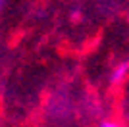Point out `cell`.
I'll return each instance as SVG.
<instances>
[{
	"mask_svg": "<svg viewBox=\"0 0 129 127\" xmlns=\"http://www.w3.org/2000/svg\"><path fill=\"white\" fill-rule=\"evenodd\" d=\"M100 127H123V125H119L116 121H104V123H100Z\"/></svg>",
	"mask_w": 129,
	"mask_h": 127,
	"instance_id": "obj_2",
	"label": "cell"
},
{
	"mask_svg": "<svg viewBox=\"0 0 129 127\" xmlns=\"http://www.w3.org/2000/svg\"><path fill=\"white\" fill-rule=\"evenodd\" d=\"M127 69H129V66H127V62H121L118 66V68L114 69V73H112V77H110V83L112 85H118L119 81H123V77L127 75Z\"/></svg>",
	"mask_w": 129,
	"mask_h": 127,
	"instance_id": "obj_1",
	"label": "cell"
},
{
	"mask_svg": "<svg viewBox=\"0 0 129 127\" xmlns=\"http://www.w3.org/2000/svg\"><path fill=\"white\" fill-rule=\"evenodd\" d=\"M4 2H6V0H0V10H2V6H4Z\"/></svg>",
	"mask_w": 129,
	"mask_h": 127,
	"instance_id": "obj_3",
	"label": "cell"
}]
</instances>
